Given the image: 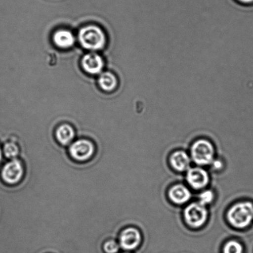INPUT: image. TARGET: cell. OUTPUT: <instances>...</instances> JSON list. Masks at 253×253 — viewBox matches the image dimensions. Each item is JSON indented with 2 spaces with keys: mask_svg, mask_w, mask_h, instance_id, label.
Instances as JSON below:
<instances>
[{
  "mask_svg": "<svg viewBox=\"0 0 253 253\" xmlns=\"http://www.w3.org/2000/svg\"><path fill=\"white\" fill-rule=\"evenodd\" d=\"M228 220L233 227L245 229L253 220V204L251 202L237 203L230 208L227 214Z\"/></svg>",
  "mask_w": 253,
  "mask_h": 253,
  "instance_id": "cell-1",
  "label": "cell"
},
{
  "mask_svg": "<svg viewBox=\"0 0 253 253\" xmlns=\"http://www.w3.org/2000/svg\"><path fill=\"white\" fill-rule=\"evenodd\" d=\"M79 40L84 48L97 50L103 48L105 44V36L99 27L89 26L82 29Z\"/></svg>",
  "mask_w": 253,
  "mask_h": 253,
  "instance_id": "cell-2",
  "label": "cell"
},
{
  "mask_svg": "<svg viewBox=\"0 0 253 253\" xmlns=\"http://www.w3.org/2000/svg\"><path fill=\"white\" fill-rule=\"evenodd\" d=\"M192 160L200 166L210 165L214 160V148L210 141L200 139L195 141L191 149Z\"/></svg>",
  "mask_w": 253,
  "mask_h": 253,
  "instance_id": "cell-3",
  "label": "cell"
},
{
  "mask_svg": "<svg viewBox=\"0 0 253 253\" xmlns=\"http://www.w3.org/2000/svg\"><path fill=\"white\" fill-rule=\"evenodd\" d=\"M208 211L200 203H193L188 206L184 211L186 222L193 228H200L207 222Z\"/></svg>",
  "mask_w": 253,
  "mask_h": 253,
  "instance_id": "cell-4",
  "label": "cell"
},
{
  "mask_svg": "<svg viewBox=\"0 0 253 253\" xmlns=\"http://www.w3.org/2000/svg\"><path fill=\"white\" fill-rule=\"evenodd\" d=\"M24 168L21 161L14 159L4 166L1 177L7 184L14 185L19 182L24 175Z\"/></svg>",
  "mask_w": 253,
  "mask_h": 253,
  "instance_id": "cell-5",
  "label": "cell"
},
{
  "mask_svg": "<svg viewBox=\"0 0 253 253\" xmlns=\"http://www.w3.org/2000/svg\"><path fill=\"white\" fill-rule=\"evenodd\" d=\"M69 151L74 160L85 161L88 160L93 155L95 147L90 141L81 139L72 144Z\"/></svg>",
  "mask_w": 253,
  "mask_h": 253,
  "instance_id": "cell-6",
  "label": "cell"
},
{
  "mask_svg": "<svg viewBox=\"0 0 253 253\" xmlns=\"http://www.w3.org/2000/svg\"><path fill=\"white\" fill-rule=\"evenodd\" d=\"M141 237L138 229L128 227L123 230L120 235V245L123 249L132 250L140 245Z\"/></svg>",
  "mask_w": 253,
  "mask_h": 253,
  "instance_id": "cell-7",
  "label": "cell"
},
{
  "mask_svg": "<svg viewBox=\"0 0 253 253\" xmlns=\"http://www.w3.org/2000/svg\"><path fill=\"white\" fill-rule=\"evenodd\" d=\"M187 180L191 187L200 190L207 187L209 183V175L207 171L202 168H191L188 170Z\"/></svg>",
  "mask_w": 253,
  "mask_h": 253,
  "instance_id": "cell-8",
  "label": "cell"
},
{
  "mask_svg": "<svg viewBox=\"0 0 253 253\" xmlns=\"http://www.w3.org/2000/svg\"><path fill=\"white\" fill-rule=\"evenodd\" d=\"M83 66L85 71L91 74L100 73L103 68L102 58L97 54H87L84 57Z\"/></svg>",
  "mask_w": 253,
  "mask_h": 253,
  "instance_id": "cell-9",
  "label": "cell"
},
{
  "mask_svg": "<svg viewBox=\"0 0 253 253\" xmlns=\"http://www.w3.org/2000/svg\"><path fill=\"white\" fill-rule=\"evenodd\" d=\"M169 197L173 203L177 205H182L189 201L191 193L188 188L183 185L173 186L169 192Z\"/></svg>",
  "mask_w": 253,
  "mask_h": 253,
  "instance_id": "cell-10",
  "label": "cell"
},
{
  "mask_svg": "<svg viewBox=\"0 0 253 253\" xmlns=\"http://www.w3.org/2000/svg\"><path fill=\"white\" fill-rule=\"evenodd\" d=\"M170 162L171 166L176 170L179 172L189 169L190 166V158L184 151H176L170 156Z\"/></svg>",
  "mask_w": 253,
  "mask_h": 253,
  "instance_id": "cell-11",
  "label": "cell"
},
{
  "mask_svg": "<svg viewBox=\"0 0 253 253\" xmlns=\"http://www.w3.org/2000/svg\"><path fill=\"white\" fill-rule=\"evenodd\" d=\"M54 42L62 48H68L73 45L75 39L73 35L68 31H59L54 35Z\"/></svg>",
  "mask_w": 253,
  "mask_h": 253,
  "instance_id": "cell-12",
  "label": "cell"
},
{
  "mask_svg": "<svg viewBox=\"0 0 253 253\" xmlns=\"http://www.w3.org/2000/svg\"><path fill=\"white\" fill-rule=\"evenodd\" d=\"M75 136L73 127L68 125H63L59 126L56 131V136L59 143L62 145H67L70 143Z\"/></svg>",
  "mask_w": 253,
  "mask_h": 253,
  "instance_id": "cell-13",
  "label": "cell"
},
{
  "mask_svg": "<svg viewBox=\"0 0 253 253\" xmlns=\"http://www.w3.org/2000/svg\"><path fill=\"white\" fill-rule=\"evenodd\" d=\"M99 84L104 90L111 91L117 86L118 81L113 74L105 73L100 76L99 79Z\"/></svg>",
  "mask_w": 253,
  "mask_h": 253,
  "instance_id": "cell-14",
  "label": "cell"
},
{
  "mask_svg": "<svg viewBox=\"0 0 253 253\" xmlns=\"http://www.w3.org/2000/svg\"><path fill=\"white\" fill-rule=\"evenodd\" d=\"M3 151L4 155L6 158L14 159L19 155V146L14 143H7L4 146Z\"/></svg>",
  "mask_w": 253,
  "mask_h": 253,
  "instance_id": "cell-15",
  "label": "cell"
},
{
  "mask_svg": "<svg viewBox=\"0 0 253 253\" xmlns=\"http://www.w3.org/2000/svg\"><path fill=\"white\" fill-rule=\"evenodd\" d=\"M244 248L237 241H230L225 245L224 253H243Z\"/></svg>",
  "mask_w": 253,
  "mask_h": 253,
  "instance_id": "cell-16",
  "label": "cell"
},
{
  "mask_svg": "<svg viewBox=\"0 0 253 253\" xmlns=\"http://www.w3.org/2000/svg\"><path fill=\"white\" fill-rule=\"evenodd\" d=\"M214 200V193L211 190H206L200 195V203L206 206L210 204Z\"/></svg>",
  "mask_w": 253,
  "mask_h": 253,
  "instance_id": "cell-17",
  "label": "cell"
},
{
  "mask_svg": "<svg viewBox=\"0 0 253 253\" xmlns=\"http://www.w3.org/2000/svg\"><path fill=\"white\" fill-rule=\"evenodd\" d=\"M119 245L113 240H109L103 245L104 251L106 253H116L119 251Z\"/></svg>",
  "mask_w": 253,
  "mask_h": 253,
  "instance_id": "cell-18",
  "label": "cell"
},
{
  "mask_svg": "<svg viewBox=\"0 0 253 253\" xmlns=\"http://www.w3.org/2000/svg\"><path fill=\"white\" fill-rule=\"evenodd\" d=\"M211 164L215 169H220L222 168V163L219 160H213Z\"/></svg>",
  "mask_w": 253,
  "mask_h": 253,
  "instance_id": "cell-19",
  "label": "cell"
},
{
  "mask_svg": "<svg viewBox=\"0 0 253 253\" xmlns=\"http://www.w3.org/2000/svg\"><path fill=\"white\" fill-rule=\"evenodd\" d=\"M238 1L244 4H250L253 2V0H238Z\"/></svg>",
  "mask_w": 253,
  "mask_h": 253,
  "instance_id": "cell-20",
  "label": "cell"
},
{
  "mask_svg": "<svg viewBox=\"0 0 253 253\" xmlns=\"http://www.w3.org/2000/svg\"><path fill=\"white\" fill-rule=\"evenodd\" d=\"M1 159H2V153H1V148H0V162H1Z\"/></svg>",
  "mask_w": 253,
  "mask_h": 253,
  "instance_id": "cell-21",
  "label": "cell"
},
{
  "mask_svg": "<svg viewBox=\"0 0 253 253\" xmlns=\"http://www.w3.org/2000/svg\"></svg>",
  "mask_w": 253,
  "mask_h": 253,
  "instance_id": "cell-22",
  "label": "cell"
}]
</instances>
